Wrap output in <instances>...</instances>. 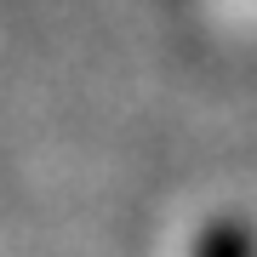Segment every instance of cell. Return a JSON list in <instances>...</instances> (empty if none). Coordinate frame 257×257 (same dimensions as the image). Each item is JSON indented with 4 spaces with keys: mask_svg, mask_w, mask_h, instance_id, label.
<instances>
[{
    "mask_svg": "<svg viewBox=\"0 0 257 257\" xmlns=\"http://www.w3.org/2000/svg\"><path fill=\"white\" fill-rule=\"evenodd\" d=\"M200 257H251V246H246V234H240V229L217 223V229L200 240Z\"/></svg>",
    "mask_w": 257,
    "mask_h": 257,
    "instance_id": "obj_1",
    "label": "cell"
}]
</instances>
